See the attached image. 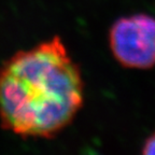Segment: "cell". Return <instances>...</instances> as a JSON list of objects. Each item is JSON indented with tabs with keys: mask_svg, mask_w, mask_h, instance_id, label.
<instances>
[{
	"mask_svg": "<svg viewBox=\"0 0 155 155\" xmlns=\"http://www.w3.org/2000/svg\"><path fill=\"white\" fill-rule=\"evenodd\" d=\"M112 55L123 67L150 69L155 66V17L133 14L113 23L109 31Z\"/></svg>",
	"mask_w": 155,
	"mask_h": 155,
	"instance_id": "cell-2",
	"label": "cell"
},
{
	"mask_svg": "<svg viewBox=\"0 0 155 155\" xmlns=\"http://www.w3.org/2000/svg\"><path fill=\"white\" fill-rule=\"evenodd\" d=\"M142 153L148 155H155V131L145 139L142 145Z\"/></svg>",
	"mask_w": 155,
	"mask_h": 155,
	"instance_id": "cell-3",
	"label": "cell"
},
{
	"mask_svg": "<svg viewBox=\"0 0 155 155\" xmlns=\"http://www.w3.org/2000/svg\"><path fill=\"white\" fill-rule=\"evenodd\" d=\"M84 101L79 66L59 37L19 51L0 66V123L26 138H51Z\"/></svg>",
	"mask_w": 155,
	"mask_h": 155,
	"instance_id": "cell-1",
	"label": "cell"
}]
</instances>
